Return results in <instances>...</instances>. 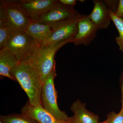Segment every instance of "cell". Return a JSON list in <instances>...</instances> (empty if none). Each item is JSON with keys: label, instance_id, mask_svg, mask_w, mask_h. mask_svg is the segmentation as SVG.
<instances>
[{"label": "cell", "instance_id": "1", "mask_svg": "<svg viewBox=\"0 0 123 123\" xmlns=\"http://www.w3.org/2000/svg\"><path fill=\"white\" fill-rule=\"evenodd\" d=\"M12 75L27 95L29 104L42 105L41 94L43 82L38 69L29 63L21 62L13 70Z\"/></svg>", "mask_w": 123, "mask_h": 123}, {"label": "cell", "instance_id": "2", "mask_svg": "<svg viewBox=\"0 0 123 123\" xmlns=\"http://www.w3.org/2000/svg\"><path fill=\"white\" fill-rule=\"evenodd\" d=\"M5 47L15 55L20 63H29L35 68L41 48L25 31L14 30Z\"/></svg>", "mask_w": 123, "mask_h": 123}, {"label": "cell", "instance_id": "3", "mask_svg": "<svg viewBox=\"0 0 123 123\" xmlns=\"http://www.w3.org/2000/svg\"><path fill=\"white\" fill-rule=\"evenodd\" d=\"M56 65L43 82L41 101L43 107L61 121L66 122L69 120L64 111L60 110L57 103V92L55 87V79L56 76Z\"/></svg>", "mask_w": 123, "mask_h": 123}, {"label": "cell", "instance_id": "4", "mask_svg": "<svg viewBox=\"0 0 123 123\" xmlns=\"http://www.w3.org/2000/svg\"><path fill=\"white\" fill-rule=\"evenodd\" d=\"M83 16L79 13L68 19L49 25L52 29V34L41 48L73 38L78 31V22Z\"/></svg>", "mask_w": 123, "mask_h": 123}, {"label": "cell", "instance_id": "5", "mask_svg": "<svg viewBox=\"0 0 123 123\" xmlns=\"http://www.w3.org/2000/svg\"><path fill=\"white\" fill-rule=\"evenodd\" d=\"M4 8L6 20L12 29L25 31L33 21L18 0H1Z\"/></svg>", "mask_w": 123, "mask_h": 123}, {"label": "cell", "instance_id": "6", "mask_svg": "<svg viewBox=\"0 0 123 123\" xmlns=\"http://www.w3.org/2000/svg\"><path fill=\"white\" fill-rule=\"evenodd\" d=\"M73 38L55 44H49L41 48L35 68L39 72L43 82L56 65L55 57L57 51L65 44L72 43Z\"/></svg>", "mask_w": 123, "mask_h": 123}, {"label": "cell", "instance_id": "7", "mask_svg": "<svg viewBox=\"0 0 123 123\" xmlns=\"http://www.w3.org/2000/svg\"><path fill=\"white\" fill-rule=\"evenodd\" d=\"M74 7L63 4L59 0L39 18V22L51 25L79 14Z\"/></svg>", "mask_w": 123, "mask_h": 123}, {"label": "cell", "instance_id": "8", "mask_svg": "<svg viewBox=\"0 0 123 123\" xmlns=\"http://www.w3.org/2000/svg\"><path fill=\"white\" fill-rule=\"evenodd\" d=\"M98 29L88 15H84L78 23V31L72 43L76 46H88L96 37Z\"/></svg>", "mask_w": 123, "mask_h": 123}, {"label": "cell", "instance_id": "9", "mask_svg": "<svg viewBox=\"0 0 123 123\" xmlns=\"http://www.w3.org/2000/svg\"><path fill=\"white\" fill-rule=\"evenodd\" d=\"M59 0H19V3L33 20L37 21Z\"/></svg>", "mask_w": 123, "mask_h": 123}, {"label": "cell", "instance_id": "10", "mask_svg": "<svg viewBox=\"0 0 123 123\" xmlns=\"http://www.w3.org/2000/svg\"><path fill=\"white\" fill-rule=\"evenodd\" d=\"M93 2V8L90 14L88 15L89 18L98 30L106 29L111 21L109 10L103 0H94Z\"/></svg>", "mask_w": 123, "mask_h": 123}, {"label": "cell", "instance_id": "11", "mask_svg": "<svg viewBox=\"0 0 123 123\" xmlns=\"http://www.w3.org/2000/svg\"><path fill=\"white\" fill-rule=\"evenodd\" d=\"M21 113L30 117L39 123H66L67 122L56 118L45 110L42 105H31L28 102L21 109Z\"/></svg>", "mask_w": 123, "mask_h": 123}, {"label": "cell", "instance_id": "12", "mask_svg": "<svg viewBox=\"0 0 123 123\" xmlns=\"http://www.w3.org/2000/svg\"><path fill=\"white\" fill-rule=\"evenodd\" d=\"M20 62L17 56L6 47L0 50V75L16 81L12 75L13 70Z\"/></svg>", "mask_w": 123, "mask_h": 123}, {"label": "cell", "instance_id": "13", "mask_svg": "<svg viewBox=\"0 0 123 123\" xmlns=\"http://www.w3.org/2000/svg\"><path fill=\"white\" fill-rule=\"evenodd\" d=\"M26 34L33 38L41 48L50 37L52 33L50 26L33 20L25 31Z\"/></svg>", "mask_w": 123, "mask_h": 123}, {"label": "cell", "instance_id": "14", "mask_svg": "<svg viewBox=\"0 0 123 123\" xmlns=\"http://www.w3.org/2000/svg\"><path fill=\"white\" fill-rule=\"evenodd\" d=\"M70 108L74 113L72 118L74 123H100L98 116L87 110L85 104L80 100L74 102Z\"/></svg>", "mask_w": 123, "mask_h": 123}, {"label": "cell", "instance_id": "15", "mask_svg": "<svg viewBox=\"0 0 123 123\" xmlns=\"http://www.w3.org/2000/svg\"><path fill=\"white\" fill-rule=\"evenodd\" d=\"M0 121L3 123H39L35 120L22 114L0 116Z\"/></svg>", "mask_w": 123, "mask_h": 123}, {"label": "cell", "instance_id": "16", "mask_svg": "<svg viewBox=\"0 0 123 123\" xmlns=\"http://www.w3.org/2000/svg\"><path fill=\"white\" fill-rule=\"evenodd\" d=\"M14 30L6 19H0V49L4 48Z\"/></svg>", "mask_w": 123, "mask_h": 123}, {"label": "cell", "instance_id": "17", "mask_svg": "<svg viewBox=\"0 0 123 123\" xmlns=\"http://www.w3.org/2000/svg\"><path fill=\"white\" fill-rule=\"evenodd\" d=\"M111 21L113 22L119 33V36L115 38L116 42L119 49L123 53V19L117 17L114 12L109 10Z\"/></svg>", "mask_w": 123, "mask_h": 123}, {"label": "cell", "instance_id": "18", "mask_svg": "<svg viewBox=\"0 0 123 123\" xmlns=\"http://www.w3.org/2000/svg\"><path fill=\"white\" fill-rule=\"evenodd\" d=\"M101 123H123V111H120L118 113L114 111L110 112L107 119Z\"/></svg>", "mask_w": 123, "mask_h": 123}, {"label": "cell", "instance_id": "19", "mask_svg": "<svg viewBox=\"0 0 123 123\" xmlns=\"http://www.w3.org/2000/svg\"><path fill=\"white\" fill-rule=\"evenodd\" d=\"M103 1L108 9L114 13H115L118 6L119 0H105Z\"/></svg>", "mask_w": 123, "mask_h": 123}, {"label": "cell", "instance_id": "20", "mask_svg": "<svg viewBox=\"0 0 123 123\" xmlns=\"http://www.w3.org/2000/svg\"><path fill=\"white\" fill-rule=\"evenodd\" d=\"M115 14L118 17L123 18V0H119L118 8Z\"/></svg>", "mask_w": 123, "mask_h": 123}, {"label": "cell", "instance_id": "21", "mask_svg": "<svg viewBox=\"0 0 123 123\" xmlns=\"http://www.w3.org/2000/svg\"><path fill=\"white\" fill-rule=\"evenodd\" d=\"M59 1L63 4L74 7L76 5L77 0H59Z\"/></svg>", "mask_w": 123, "mask_h": 123}, {"label": "cell", "instance_id": "22", "mask_svg": "<svg viewBox=\"0 0 123 123\" xmlns=\"http://www.w3.org/2000/svg\"><path fill=\"white\" fill-rule=\"evenodd\" d=\"M122 107L121 111H123V72L122 75Z\"/></svg>", "mask_w": 123, "mask_h": 123}, {"label": "cell", "instance_id": "23", "mask_svg": "<svg viewBox=\"0 0 123 123\" xmlns=\"http://www.w3.org/2000/svg\"><path fill=\"white\" fill-rule=\"evenodd\" d=\"M66 123H74L73 121L72 118V117H70V118L69 119V120L68 121V122H66Z\"/></svg>", "mask_w": 123, "mask_h": 123}, {"label": "cell", "instance_id": "24", "mask_svg": "<svg viewBox=\"0 0 123 123\" xmlns=\"http://www.w3.org/2000/svg\"><path fill=\"white\" fill-rule=\"evenodd\" d=\"M0 123H3L2 122H1V121H0Z\"/></svg>", "mask_w": 123, "mask_h": 123}, {"label": "cell", "instance_id": "25", "mask_svg": "<svg viewBox=\"0 0 123 123\" xmlns=\"http://www.w3.org/2000/svg\"></svg>", "mask_w": 123, "mask_h": 123}]
</instances>
